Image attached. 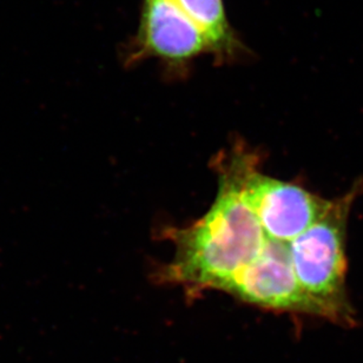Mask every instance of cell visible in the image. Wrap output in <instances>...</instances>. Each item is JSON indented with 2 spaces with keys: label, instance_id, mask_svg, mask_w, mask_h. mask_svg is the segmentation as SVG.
Wrapping results in <instances>:
<instances>
[{
  "label": "cell",
  "instance_id": "cell-5",
  "mask_svg": "<svg viewBox=\"0 0 363 363\" xmlns=\"http://www.w3.org/2000/svg\"><path fill=\"white\" fill-rule=\"evenodd\" d=\"M224 291L257 307L318 315L297 281L289 243L269 238L259 255L238 272Z\"/></svg>",
  "mask_w": 363,
  "mask_h": 363
},
{
  "label": "cell",
  "instance_id": "cell-2",
  "mask_svg": "<svg viewBox=\"0 0 363 363\" xmlns=\"http://www.w3.org/2000/svg\"><path fill=\"white\" fill-rule=\"evenodd\" d=\"M352 199L332 202L320 220L289 243L297 281L318 316L342 325L354 323L345 286V231Z\"/></svg>",
  "mask_w": 363,
  "mask_h": 363
},
{
  "label": "cell",
  "instance_id": "cell-1",
  "mask_svg": "<svg viewBox=\"0 0 363 363\" xmlns=\"http://www.w3.org/2000/svg\"><path fill=\"white\" fill-rule=\"evenodd\" d=\"M257 161V154L243 143L218 156V190L209 211L189 227L167 230L165 238L172 242L175 254L162 268L163 281L224 291L259 255L268 236L245 194L249 169Z\"/></svg>",
  "mask_w": 363,
  "mask_h": 363
},
{
  "label": "cell",
  "instance_id": "cell-4",
  "mask_svg": "<svg viewBox=\"0 0 363 363\" xmlns=\"http://www.w3.org/2000/svg\"><path fill=\"white\" fill-rule=\"evenodd\" d=\"M206 53L211 55L208 40L176 0H143L140 28L128 62L154 58L181 70Z\"/></svg>",
  "mask_w": 363,
  "mask_h": 363
},
{
  "label": "cell",
  "instance_id": "cell-6",
  "mask_svg": "<svg viewBox=\"0 0 363 363\" xmlns=\"http://www.w3.org/2000/svg\"><path fill=\"white\" fill-rule=\"evenodd\" d=\"M208 40L210 52L220 62L236 60L243 46L230 21L223 0H176Z\"/></svg>",
  "mask_w": 363,
  "mask_h": 363
},
{
  "label": "cell",
  "instance_id": "cell-3",
  "mask_svg": "<svg viewBox=\"0 0 363 363\" xmlns=\"http://www.w3.org/2000/svg\"><path fill=\"white\" fill-rule=\"evenodd\" d=\"M259 161L249 169L245 194L263 230L275 241L290 243L320 220L332 202L288 182L259 172Z\"/></svg>",
  "mask_w": 363,
  "mask_h": 363
}]
</instances>
